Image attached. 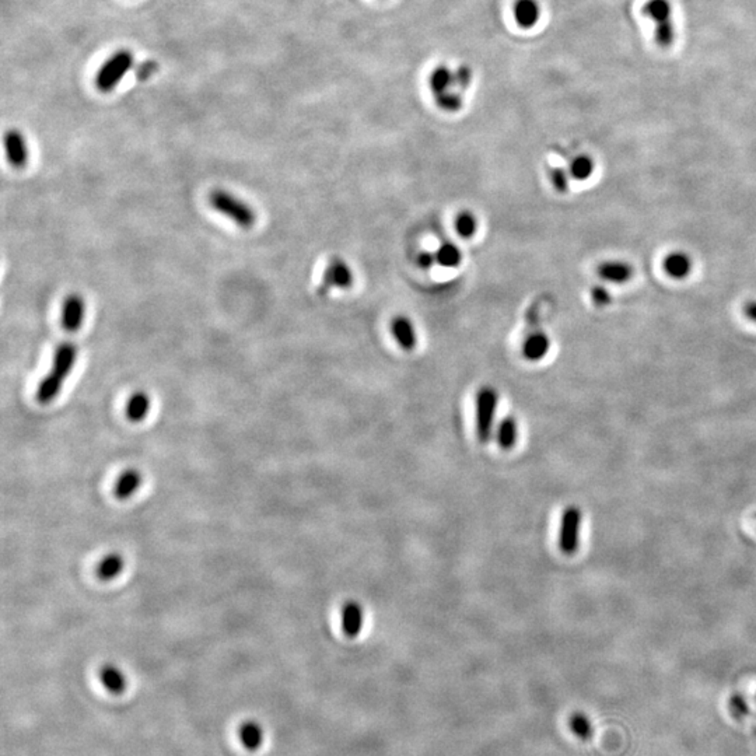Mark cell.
I'll return each instance as SVG.
<instances>
[{
    "label": "cell",
    "mask_w": 756,
    "mask_h": 756,
    "mask_svg": "<svg viewBox=\"0 0 756 756\" xmlns=\"http://www.w3.org/2000/svg\"><path fill=\"white\" fill-rule=\"evenodd\" d=\"M238 736H240V741L244 745V748L251 751V752L260 750L262 743H264V730H262L261 724H258L257 721H252V720L244 721L240 726Z\"/></svg>",
    "instance_id": "18"
},
{
    "label": "cell",
    "mask_w": 756,
    "mask_h": 756,
    "mask_svg": "<svg viewBox=\"0 0 756 756\" xmlns=\"http://www.w3.org/2000/svg\"><path fill=\"white\" fill-rule=\"evenodd\" d=\"M692 260L686 252L675 251L665 257L664 269L673 279H683L692 272Z\"/></svg>",
    "instance_id": "15"
},
{
    "label": "cell",
    "mask_w": 756,
    "mask_h": 756,
    "mask_svg": "<svg viewBox=\"0 0 756 756\" xmlns=\"http://www.w3.org/2000/svg\"><path fill=\"white\" fill-rule=\"evenodd\" d=\"M142 483V475L136 470H128L122 473L115 484V496L118 499L130 497Z\"/></svg>",
    "instance_id": "22"
},
{
    "label": "cell",
    "mask_w": 756,
    "mask_h": 756,
    "mask_svg": "<svg viewBox=\"0 0 756 756\" xmlns=\"http://www.w3.org/2000/svg\"><path fill=\"white\" fill-rule=\"evenodd\" d=\"M4 150L8 163L14 169H23L28 161V147L21 132L11 129L4 135Z\"/></svg>",
    "instance_id": "10"
},
{
    "label": "cell",
    "mask_w": 756,
    "mask_h": 756,
    "mask_svg": "<svg viewBox=\"0 0 756 756\" xmlns=\"http://www.w3.org/2000/svg\"><path fill=\"white\" fill-rule=\"evenodd\" d=\"M594 173V161L590 156L580 154L574 157L568 166V174L575 181H585Z\"/></svg>",
    "instance_id": "24"
},
{
    "label": "cell",
    "mask_w": 756,
    "mask_h": 756,
    "mask_svg": "<svg viewBox=\"0 0 756 756\" xmlns=\"http://www.w3.org/2000/svg\"><path fill=\"white\" fill-rule=\"evenodd\" d=\"M477 219L470 210L460 212L454 219V230L458 237L464 240H471L477 231Z\"/></svg>",
    "instance_id": "23"
},
{
    "label": "cell",
    "mask_w": 756,
    "mask_h": 756,
    "mask_svg": "<svg viewBox=\"0 0 756 756\" xmlns=\"http://www.w3.org/2000/svg\"><path fill=\"white\" fill-rule=\"evenodd\" d=\"M78 356V348L73 342L61 343L54 355V363L49 374L41 381L37 389V401L42 405L52 402L63 385L65 378L68 377L75 366Z\"/></svg>",
    "instance_id": "1"
},
{
    "label": "cell",
    "mask_w": 756,
    "mask_h": 756,
    "mask_svg": "<svg viewBox=\"0 0 756 756\" xmlns=\"http://www.w3.org/2000/svg\"><path fill=\"white\" fill-rule=\"evenodd\" d=\"M590 297H591V301L594 305L597 307H605V305H609L611 304V300H612V295L611 293L608 291L606 287L604 286H594L590 291Z\"/></svg>",
    "instance_id": "29"
},
{
    "label": "cell",
    "mask_w": 756,
    "mask_h": 756,
    "mask_svg": "<svg viewBox=\"0 0 756 756\" xmlns=\"http://www.w3.org/2000/svg\"><path fill=\"white\" fill-rule=\"evenodd\" d=\"M86 314V304L82 295L71 294L63 301L62 327L68 332H76L82 328Z\"/></svg>",
    "instance_id": "9"
},
{
    "label": "cell",
    "mask_w": 756,
    "mask_h": 756,
    "mask_svg": "<svg viewBox=\"0 0 756 756\" xmlns=\"http://www.w3.org/2000/svg\"><path fill=\"white\" fill-rule=\"evenodd\" d=\"M643 14L656 23V39L662 48H669L675 41L672 8L668 0H647Z\"/></svg>",
    "instance_id": "5"
},
{
    "label": "cell",
    "mask_w": 756,
    "mask_h": 756,
    "mask_svg": "<svg viewBox=\"0 0 756 756\" xmlns=\"http://www.w3.org/2000/svg\"><path fill=\"white\" fill-rule=\"evenodd\" d=\"M436 99V104L444 109V111H449V112H456L461 108L463 105V99L458 94H456L454 92H449V93H444V94L437 95L434 97Z\"/></svg>",
    "instance_id": "27"
},
{
    "label": "cell",
    "mask_w": 756,
    "mask_h": 756,
    "mask_svg": "<svg viewBox=\"0 0 756 756\" xmlns=\"http://www.w3.org/2000/svg\"><path fill=\"white\" fill-rule=\"evenodd\" d=\"M342 630L349 638H356L360 635L365 623V612L360 604L355 601H348L341 612Z\"/></svg>",
    "instance_id": "12"
},
{
    "label": "cell",
    "mask_w": 756,
    "mask_h": 756,
    "mask_svg": "<svg viewBox=\"0 0 756 756\" xmlns=\"http://www.w3.org/2000/svg\"><path fill=\"white\" fill-rule=\"evenodd\" d=\"M568 727L571 730V733L578 737L580 740H590L594 734V728H592V724L590 721V719L587 717V714L584 713H573L568 719Z\"/></svg>",
    "instance_id": "26"
},
{
    "label": "cell",
    "mask_w": 756,
    "mask_h": 756,
    "mask_svg": "<svg viewBox=\"0 0 756 756\" xmlns=\"http://www.w3.org/2000/svg\"><path fill=\"white\" fill-rule=\"evenodd\" d=\"M99 681L102 686L114 695L123 693L128 686L126 676L122 673V671L116 668L115 665H109V664L104 665L99 669Z\"/></svg>",
    "instance_id": "16"
},
{
    "label": "cell",
    "mask_w": 756,
    "mask_h": 756,
    "mask_svg": "<svg viewBox=\"0 0 756 756\" xmlns=\"http://www.w3.org/2000/svg\"><path fill=\"white\" fill-rule=\"evenodd\" d=\"M353 284H355V274L352 271V267L341 258H334L331 260L327 269L324 271L321 284L318 287V293L324 295V294H328L331 288L346 290V288H350Z\"/></svg>",
    "instance_id": "7"
},
{
    "label": "cell",
    "mask_w": 756,
    "mask_h": 756,
    "mask_svg": "<svg viewBox=\"0 0 756 756\" xmlns=\"http://www.w3.org/2000/svg\"><path fill=\"white\" fill-rule=\"evenodd\" d=\"M516 23L523 28H532L541 17V7L537 0H516L513 4Z\"/></svg>",
    "instance_id": "14"
},
{
    "label": "cell",
    "mask_w": 756,
    "mask_h": 756,
    "mask_svg": "<svg viewBox=\"0 0 756 756\" xmlns=\"http://www.w3.org/2000/svg\"><path fill=\"white\" fill-rule=\"evenodd\" d=\"M456 85H458L461 89H465L472 82V71L468 66H461L456 72Z\"/></svg>",
    "instance_id": "31"
},
{
    "label": "cell",
    "mask_w": 756,
    "mask_h": 756,
    "mask_svg": "<svg viewBox=\"0 0 756 756\" xmlns=\"http://www.w3.org/2000/svg\"><path fill=\"white\" fill-rule=\"evenodd\" d=\"M133 65V55L126 51L121 49L115 52L98 71L95 78V85L98 90L108 93L125 78V75L130 71Z\"/></svg>",
    "instance_id": "4"
},
{
    "label": "cell",
    "mask_w": 756,
    "mask_h": 756,
    "mask_svg": "<svg viewBox=\"0 0 756 756\" xmlns=\"http://www.w3.org/2000/svg\"><path fill=\"white\" fill-rule=\"evenodd\" d=\"M551 350V339L542 331L531 332L521 345V355L528 362H541Z\"/></svg>",
    "instance_id": "11"
},
{
    "label": "cell",
    "mask_w": 756,
    "mask_h": 756,
    "mask_svg": "<svg viewBox=\"0 0 756 756\" xmlns=\"http://www.w3.org/2000/svg\"><path fill=\"white\" fill-rule=\"evenodd\" d=\"M581 511L575 506H570L562 514L559 528V548L565 555H574L580 545Z\"/></svg>",
    "instance_id": "6"
},
{
    "label": "cell",
    "mask_w": 756,
    "mask_h": 756,
    "mask_svg": "<svg viewBox=\"0 0 756 756\" xmlns=\"http://www.w3.org/2000/svg\"><path fill=\"white\" fill-rule=\"evenodd\" d=\"M391 335L401 350L413 352L417 348L419 336L413 321L406 315H398L391 321Z\"/></svg>",
    "instance_id": "8"
},
{
    "label": "cell",
    "mask_w": 756,
    "mask_h": 756,
    "mask_svg": "<svg viewBox=\"0 0 756 756\" xmlns=\"http://www.w3.org/2000/svg\"><path fill=\"white\" fill-rule=\"evenodd\" d=\"M598 275L609 284H626L633 276V267L625 261H605L598 267Z\"/></svg>",
    "instance_id": "13"
},
{
    "label": "cell",
    "mask_w": 756,
    "mask_h": 756,
    "mask_svg": "<svg viewBox=\"0 0 756 756\" xmlns=\"http://www.w3.org/2000/svg\"><path fill=\"white\" fill-rule=\"evenodd\" d=\"M150 410V398L147 394L139 391L135 392L126 405V416L132 422L143 420Z\"/></svg>",
    "instance_id": "21"
},
{
    "label": "cell",
    "mask_w": 756,
    "mask_h": 756,
    "mask_svg": "<svg viewBox=\"0 0 756 756\" xmlns=\"http://www.w3.org/2000/svg\"><path fill=\"white\" fill-rule=\"evenodd\" d=\"M456 85V73L447 66H437L429 79V86L434 97L451 92V87Z\"/></svg>",
    "instance_id": "20"
},
{
    "label": "cell",
    "mask_w": 756,
    "mask_h": 756,
    "mask_svg": "<svg viewBox=\"0 0 756 756\" xmlns=\"http://www.w3.org/2000/svg\"><path fill=\"white\" fill-rule=\"evenodd\" d=\"M744 312H745V315H747L751 321L756 322V301H750V303L744 307Z\"/></svg>",
    "instance_id": "33"
},
{
    "label": "cell",
    "mask_w": 756,
    "mask_h": 756,
    "mask_svg": "<svg viewBox=\"0 0 756 756\" xmlns=\"http://www.w3.org/2000/svg\"><path fill=\"white\" fill-rule=\"evenodd\" d=\"M728 709L736 719H744L750 713V706L743 695H734L728 700Z\"/></svg>",
    "instance_id": "28"
},
{
    "label": "cell",
    "mask_w": 756,
    "mask_h": 756,
    "mask_svg": "<svg viewBox=\"0 0 756 756\" xmlns=\"http://www.w3.org/2000/svg\"><path fill=\"white\" fill-rule=\"evenodd\" d=\"M123 566H125V562L122 556L118 554H111L99 562V565L97 567V574L101 580L108 581V580L115 578L122 571Z\"/></svg>",
    "instance_id": "25"
},
{
    "label": "cell",
    "mask_w": 756,
    "mask_h": 756,
    "mask_svg": "<svg viewBox=\"0 0 756 756\" xmlns=\"http://www.w3.org/2000/svg\"><path fill=\"white\" fill-rule=\"evenodd\" d=\"M568 177H570L568 171L563 170L562 167H556L555 170H552L551 180H552V184H554V187L556 188L558 192L565 193L568 189Z\"/></svg>",
    "instance_id": "30"
},
{
    "label": "cell",
    "mask_w": 756,
    "mask_h": 756,
    "mask_svg": "<svg viewBox=\"0 0 756 756\" xmlns=\"http://www.w3.org/2000/svg\"><path fill=\"white\" fill-rule=\"evenodd\" d=\"M496 441L503 450H510L517 443L518 437V423L514 417L507 416L500 420L496 426Z\"/></svg>",
    "instance_id": "19"
},
{
    "label": "cell",
    "mask_w": 756,
    "mask_h": 756,
    "mask_svg": "<svg viewBox=\"0 0 756 756\" xmlns=\"http://www.w3.org/2000/svg\"><path fill=\"white\" fill-rule=\"evenodd\" d=\"M209 205L217 210L219 213L227 216L230 220H233L238 227L248 230L254 227L257 221V214L254 209L241 200L240 197L231 195L227 190L223 189H213L209 193Z\"/></svg>",
    "instance_id": "2"
},
{
    "label": "cell",
    "mask_w": 756,
    "mask_h": 756,
    "mask_svg": "<svg viewBox=\"0 0 756 756\" xmlns=\"http://www.w3.org/2000/svg\"><path fill=\"white\" fill-rule=\"evenodd\" d=\"M436 264V257H434V252H429V251H422L419 255H417V265L427 271L430 269L433 265Z\"/></svg>",
    "instance_id": "32"
},
{
    "label": "cell",
    "mask_w": 756,
    "mask_h": 756,
    "mask_svg": "<svg viewBox=\"0 0 756 756\" xmlns=\"http://www.w3.org/2000/svg\"><path fill=\"white\" fill-rule=\"evenodd\" d=\"M497 406L499 392L489 385L479 388L475 399V423L480 443H487L493 436Z\"/></svg>",
    "instance_id": "3"
},
{
    "label": "cell",
    "mask_w": 756,
    "mask_h": 756,
    "mask_svg": "<svg viewBox=\"0 0 756 756\" xmlns=\"http://www.w3.org/2000/svg\"><path fill=\"white\" fill-rule=\"evenodd\" d=\"M434 257H436V264L447 269L458 268L464 260L461 248L457 244L450 243V241L440 244L434 252Z\"/></svg>",
    "instance_id": "17"
}]
</instances>
